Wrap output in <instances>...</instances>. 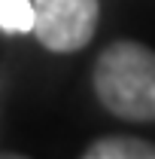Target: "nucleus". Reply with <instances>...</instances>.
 <instances>
[{"label": "nucleus", "mask_w": 155, "mask_h": 159, "mask_svg": "<svg viewBox=\"0 0 155 159\" xmlns=\"http://www.w3.org/2000/svg\"><path fill=\"white\" fill-rule=\"evenodd\" d=\"M94 95L119 119L155 122V49L137 40L110 43L94 61Z\"/></svg>", "instance_id": "f257e3e1"}, {"label": "nucleus", "mask_w": 155, "mask_h": 159, "mask_svg": "<svg viewBox=\"0 0 155 159\" xmlns=\"http://www.w3.org/2000/svg\"><path fill=\"white\" fill-rule=\"evenodd\" d=\"M97 0H34V37L49 52H79L97 31Z\"/></svg>", "instance_id": "f03ea898"}, {"label": "nucleus", "mask_w": 155, "mask_h": 159, "mask_svg": "<svg viewBox=\"0 0 155 159\" xmlns=\"http://www.w3.org/2000/svg\"><path fill=\"white\" fill-rule=\"evenodd\" d=\"M82 159H155V144L143 138L113 135V138H97Z\"/></svg>", "instance_id": "7ed1b4c3"}, {"label": "nucleus", "mask_w": 155, "mask_h": 159, "mask_svg": "<svg viewBox=\"0 0 155 159\" xmlns=\"http://www.w3.org/2000/svg\"><path fill=\"white\" fill-rule=\"evenodd\" d=\"M0 31L31 34L34 31V0H0Z\"/></svg>", "instance_id": "20e7f679"}, {"label": "nucleus", "mask_w": 155, "mask_h": 159, "mask_svg": "<svg viewBox=\"0 0 155 159\" xmlns=\"http://www.w3.org/2000/svg\"><path fill=\"white\" fill-rule=\"evenodd\" d=\"M0 159H27V156H21V153H0Z\"/></svg>", "instance_id": "39448f33"}]
</instances>
